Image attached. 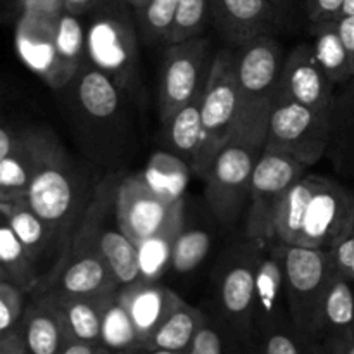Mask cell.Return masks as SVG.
Listing matches in <instances>:
<instances>
[{"instance_id":"1","label":"cell","mask_w":354,"mask_h":354,"mask_svg":"<svg viewBox=\"0 0 354 354\" xmlns=\"http://www.w3.org/2000/svg\"><path fill=\"white\" fill-rule=\"evenodd\" d=\"M354 230V194L320 175H304L280 206L275 237L287 245L330 251Z\"/></svg>"},{"instance_id":"2","label":"cell","mask_w":354,"mask_h":354,"mask_svg":"<svg viewBox=\"0 0 354 354\" xmlns=\"http://www.w3.org/2000/svg\"><path fill=\"white\" fill-rule=\"evenodd\" d=\"M68 106L85 151L99 165H113L127 151L128 109L131 100L86 59L68 86Z\"/></svg>"},{"instance_id":"3","label":"cell","mask_w":354,"mask_h":354,"mask_svg":"<svg viewBox=\"0 0 354 354\" xmlns=\"http://www.w3.org/2000/svg\"><path fill=\"white\" fill-rule=\"evenodd\" d=\"M100 180L61 145L31 182L26 199L54 232L61 258L82 225Z\"/></svg>"},{"instance_id":"4","label":"cell","mask_w":354,"mask_h":354,"mask_svg":"<svg viewBox=\"0 0 354 354\" xmlns=\"http://www.w3.org/2000/svg\"><path fill=\"white\" fill-rule=\"evenodd\" d=\"M86 55L131 100L142 97L140 35L128 0H97L85 16Z\"/></svg>"},{"instance_id":"5","label":"cell","mask_w":354,"mask_h":354,"mask_svg":"<svg viewBox=\"0 0 354 354\" xmlns=\"http://www.w3.org/2000/svg\"><path fill=\"white\" fill-rule=\"evenodd\" d=\"M266 121L242 123L206 171V201L223 225L241 216L249 199L252 171L266 147Z\"/></svg>"},{"instance_id":"6","label":"cell","mask_w":354,"mask_h":354,"mask_svg":"<svg viewBox=\"0 0 354 354\" xmlns=\"http://www.w3.org/2000/svg\"><path fill=\"white\" fill-rule=\"evenodd\" d=\"M201 120L203 137L192 171L204 178L218 152L241 127L242 95L235 71V48H221L214 54L201 104Z\"/></svg>"},{"instance_id":"7","label":"cell","mask_w":354,"mask_h":354,"mask_svg":"<svg viewBox=\"0 0 354 354\" xmlns=\"http://www.w3.org/2000/svg\"><path fill=\"white\" fill-rule=\"evenodd\" d=\"M258 242L245 237L225 251L213 273V311L249 348L254 337Z\"/></svg>"},{"instance_id":"8","label":"cell","mask_w":354,"mask_h":354,"mask_svg":"<svg viewBox=\"0 0 354 354\" xmlns=\"http://www.w3.org/2000/svg\"><path fill=\"white\" fill-rule=\"evenodd\" d=\"M308 166L287 152L265 147L249 183L245 237L268 242L275 237L277 216L289 190L306 175Z\"/></svg>"},{"instance_id":"9","label":"cell","mask_w":354,"mask_h":354,"mask_svg":"<svg viewBox=\"0 0 354 354\" xmlns=\"http://www.w3.org/2000/svg\"><path fill=\"white\" fill-rule=\"evenodd\" d=\"M337 275L330 251L286 244L289 317L304 337L317 341L322 304Z\"/></svg>"},{"instance_id":"10","label":"cell","mask_w":354,"mask_h":354,"mask_svg":"<svg viewBox=\"0 0 354 354\" xmlns=\"http://www.w3.org/2000/svg\"><path fill=\"white\" fill-rule=\"evenodd\" d=\"M214 54L211 40L204 35L165 47L158 92L159 120L162 124L168 123L182 107L203 95Z\"/></svg>"},{"instance_id":"11","label":"cell","mask_w":354,"mask_h":354,"mask_svg":"<svg viewBox=\"0 0 354 354\" xmlns=\"http://www.w3.org/2000/svg\"><path fill=\"white\" fill-rule=\"evenodd\" d=\"M116 218L124 234L138 245L180 227L185 220V203L140 175L123 176L116 192Z\"/></svg>"},{"instance_id":"12","label":"cell","mask_w":354,"mask_h":354,"mask_svg":"<svg viewBox=\"0 0 354 354\" xmlns=\"http://www.w3.org/2000/svg\"><path fill=\"white\" fill-rule=\"evenodd\" d=\"M286 55L275 35H261L235 48V71L242 95L241 124L268 120Z\"/></svg>"},{"instance_id":"13","label":"cell","mask_w":354,"mask_h":354,"mask_svg":"<svg viewBox=\"0 0 354 354\" xmlns=\"http://www.w3.org/2000/svg\"><path fill=\"white\" fill-rule=\"evenodd\" d=\"M334 114L318 113L294 100H275L266 127V147L313 166L330 147Z\"/></svg>"},{"instance_id":"14","label":"cell","mask_w":354,"mask_h":354,"mask_svg":"<svg viewBox=\"0 0 354 354\" xmlns=\"http://www.w3.org/2000/svg\"><path fill=\"white\" fill-rule=\"evenodd\" d=\"M61 140L44 127L19 128L6 123L0 130V201L24 197Z\"/></svg>"},{"instance_id":"15","label":"cell","mask_w":354,"mask_h":354,"mask_svg":"<svg viewBox=\"0 0 354 354\" xmlns=\"http://www.w3.org/2000/svg\"><path fill=\"white\" fill-rule=\"evenodd\" d=\"M335 85L315 55L313 45L299 44L287 52L275 100H294L318 113L334 114Z\"/></svg>"},{"instance_id":"16","label":"cell","mask_w":354,"mask_h":354,"mask_svg":"<svg viewBox=\"0 0 354 354\" xmlns=\"http://www.w3.org/2000/svg\"><path fill=\"white\" fill-rule=\"evenodd\" d=\"M209 19L232 48L289 24L272 0H209Z\"/></svg>"},{"instance_id":"17","label":"cell","mask_w":354,"mask_h":354,"mask_svg":"<svg viewBox=\"0 0 354 354\" xmlns=\"http://www.w3.org/2000/svg\"><path fill=\"white\" fill-rule=\"evenodd\" d=\"M290 322L286 282V244L258 242L254 292V334Z\"/></svg>"},{"instance_id":"18","label":"cell","mask_w":354,"mask_h":354,"mask_svg":"<svg viewBox=\"0 0 354 354\" xmlns=\"http://www.w3.org/2000/svg\"><path fill=\"white\" fill-rule=\"evenodd\" d=\"M57 23L59 16L21 12L16 24V50L23 64L57 90Z\"/></svg>"},{"instance_id":"19","label":"cell","mask_w":354,"mask_h":354,"mask_svg":"<svg viewBox=\"0 0 354 354\" xmlns=\"http://www.w3.org/2000/svg\"><path fill=\"white\" fill-rule=\"evenodd\" d=\"M0 214L33 256L41 272V279L48 275L61 259V252L54 232L38 216L37 211L28 203L26 196L0 201Z\"/></svg>"},{"instance_id":"20","label":"cell","mask_w":354,"mask_h":354,"mask_svg":"<svg viewBox=\"0 0 354 354\" xmlns=\"http://www.w3.org/2000/svg\"><path fill=\"white\" fill-rule=\"evenodd\" d=\"M118 299L127 308L128 315L133 320L142 337V348L152 332L182 303V297L173 292L169 287L162 286L161 282H149V280H140V282L120 287Z\"/></svg>"},{"instance_id":"21","label":"cell","mask_w":354,"mask_h":354,"mask_svg":"<svg viewBox=\"0 0 354 354\" xmlns=\"http://www.w3.org/2000/svg\"><path fill=\"white\" fill-rule=\"evenodd\" d=\"M353 332L354 283L337 273L322 304L317 342H320L328 354H341Z\"/></svg>"},{"instance_id":"22","label":"cell","mask_w":354,"mask_h":354,"mask_svg":"<svg viewBox=\"0 0 354 354\" xmlns=\"http://www.w3.org/2000/svg\"><path fill=\"white\" fill-rule=\"evenodd\" d=\"M116 294L118 292L99 294V296H69V294L44 292L41 296L47 297L52 306L59 311L71 339L100 344L104 313Z\"/></svg>"},{"instance_id":"23","label":"cell","mask_w":354,"mask_h":354,"mask_svg":"<svg viewBox=\"0 0 354 354\" xmlns=\"http://www.w3.org/2000/svg\"><path fill=\"white\" fill-rule=\"evenodd\" d=\"M19 330L28 354H59L71 341L59 311L41 294L30 296Z\"/></svg>"},{"instance_id":"24","label":"cell","mask_w":354,"mask_h":354,"mask_svg":"<svg viewBox=\"0 0 354 354\" xmlns=\"http://www.w3.org/2000/svg\"><path fill=\"white\" fill-rule=\"evenodd\" d=\"M204 317H206V311L182 299V303L168 315V318L144 342L142 353L169 351L187 354L201 325H203Z\"/></svg>"},{"instance_id":"25","label":"cell","mask_w":354,"mask_h":354,"mask_svg":"<svg viewBox=\"0 0 354 354\" xmlns=\"http://www.w3.org/2000/svg\"><path fill=\"white\" fill-rule=\"evenodd\" d=\"M0 280L14 283L33 296L41 282V272L12 227L2 218L0 223Z\"/></svg>"},{"instance_id":"26","label":"cell","mask_w":354,"mask_h":354,"mask_svg":"<svg viewBox=\"0 0 354 354\" xmlns=\"http://www.w3.org/2000/svg\"><path fill=\"white\" fill-rule=\"evenodd\" d=\"M86 59L85 17L64 10L57 23V90L73 82Z\"/></svg>"},{"instance_id":"27","label":"cell","mask_w":354,"mask_h":354,"mask_svg":"<svg viewBox=\"0 0 354 354\" xmlns=\"http://www.w3.org/2000/svg\"><path fill=\"white\" fill-rule=\"evenodd\" d=\"M204 95V93H203ZM203 95L194 99L178 111L168 123H165V135L168 151L175 158L182 159L192 169L197 151L203 137V120H201V104Z\"/></svg>"},{"instance_id":"28","label":"cell","mask_w":354,"mask_h":354,"mask_svg":"<svg viewBox=\"0 0 354 354\" xmlns=\"http://www.w3.org/2000/svg\"><path fill=\"white\" fill-rule=\"evenodd\" d=\"M310 30L313 35V44L311 45H313L315 55L330 78V82L335 86L351 82L354 73L351 61H349V54L342 44L341 35H339L337 23L328 21V23L310 26Z\"/></svg>"},{"instance_id":"29","label":"cell","mask_w":354,"mask_h":354,"mask_svg":"<svg viewBox=\"0 0 354 354\" xmlns=\"http://www.w3.org/2000/svg\"><path fill=\"white\" fill-rule=\"evenodd\" d=\"M211 245H213V237L209 228L199 223H190V218L185 213L183 227L173 244L169 272L178 277L194 273L207 258Z\"/></svg>"},{"instance_id":"30","label":"cell","mask_w":354,"mask_h":354,"mask_svg":"<svg viewBox=\"0 0 354 354\" xmlns=\"http://www.w3.org/2000/svg\"><path fill=\"white\" fill-rule=\"evenodd\" d=\"M178 0H149L135 10L138 35L147 47H168L175 26Z\"/></svg>"},{"instance_id":"31","label":"cell","mask_w":354,"mask_h":354,"mask_svg":"<svg viewBox=\"0 0 354 354\" xmlns=\"http://www.w3.org/2000/svg\"><path fill=\"white\" fill-rule=\"evenodd\" d=\"M100 344L111 353H142L140 334L118 294L104 313Z\"/></svg>"},{"instance_id":"32","label":"cell","mask_w":354,"mask_h":354,"mask_svg":"<svg viewBox=\"0 0 354 354\" xmlns=\"http://www.w3.org/2000/svg\"><path fill=\"white\" fill-rule=\"evenodd\" d=\"M248 349L235 332L211 310L206 311L203 325L187 354H248Z\"/></svg>"},{"instance_id":"33","label":"cell","mask_w":354,"mask_h":354,"mask_svg":"<svg viewBox=\"0 0 354 354\" xmlns=\"http://www.w3.org/2000/svg\"><path fill=\"white\" fill-rule=\"evenodd\" d=\"M185 221V220H183ZM183 223L173 230L165 232V234L154 235L147 241L138 244V259H140V272L142 280L149 282H159L166 272L171 268V252L173 244L176 241V235L182 230Z\"/></svg>"},{"instance_id":"34","label":"cell","mask_w":354,"mask_h":354,"mask_svg":"<svg viewBox=\"0 0 354 354\" xmlns=\"http://www.w3.org/2000/svg\"><path fill=\"white\" fill-rule=\"evenodd\" d=\"M308 342L292 322H286L256 332L248 354H306Z\"/></svg>"},{"instance_id":"35","label":"cell","mask_w":354,"mask_h":354,"mask_svg":"<svg viewBox=\"0 0 354 354\" xmlns=\"http://www.w3.org/2000/svg\"><path fill=\"white\" fill-rule=\"evenodd\" d=\"M209 19V0H178L175 26L169 45L204 35Z\"/></svg>"},{"instance_id":"36","label":"cell","mask_w":354,"mask_h":354,"mask_svg":"<svg viewBox=\"0 0 354 354\" xmlns=\"http://www.w3.org/2000/svg\"><path fill=\"white\" fill-rule=\"evenodd\" d=\"M28 303L30 294L7 280H0V337L19 330Z\"/></svg>"},{"instance_id":"37","label":"cell","mask_w":354,"mask_h":354,"mask_svg":"<svg viewBox=\"0 0 354 354\" xmlns=\"http://www.w3.org/2000/svg\"><path fill=\"white\" fill-rule=\"evenodd\" d=\"M346 0H304V12H306L310 26L337 21L342 14Z\"/></svg>"},{"instance_id":"38","label":"cell","mask_w":354,"mask_h":354,"mask_svg":"<svg viewBox=\"0 0 354 354\" xmlns=\"http://www.w3.org/2000/svg\"><path fill=\"white\" fill-rule=\"evenodd\" d=\"M330 256L335 272L354 283V230L330 249Z\"/></svg>"},{"instance_id":"39","label":"cell","mask_w":354,"mask_h":354,"mask_svg":"<svg viewBox=\"0 0 354 354\" xmlns=\"http://www.w3.org/2000/svg\"><path fill=\"white\" fill-rule=\"evenodd\" d=\"M21 12L61 16L64 12V0H19Z\"/></svg>"},{"instance_id":"40","label":"cell","mask_w":354,"mask_h":354,"mask_svg":"<svg viewBox=\"0 0 354 354\" xmlns=\"http://www.w3.org/2000/svg\"><path fill=\"white\" fill-rule=\"evenodd\" d=\"M335 23H337V30L342 38V44H344L346 50L349 54V61H351V68L354 73V14L341 16Z\"/></svg>"},{"instance_id":"41","label":"cell","mask_w":354,"mask_h":354,"mask_svg":"<svg viewBox=\"0 0 354 354\" xmlns=\"http://www.w3.org/2000/svg\"><path fill=\"white\" fill-rule=\"evenodd\" d=\"M0 354H28L21 330L0 337Z\"/></svg>"},{"instance_id":"42","label":"cell","mask_w":354,"mask_h":354,"mask_svg":"<svg viewBox=\"0 0 354 354\" xmlns=\"http://www.w3.org/2000/svg\"><path fill=\"white\" fill-rule=\"evenodd\" d=\"M106 351L107 349L102 344H93V342H83L71 339L59 354H104Z\"/></svg>"},{"instance_id":"43","label":"cell","mask_w":354,"mask_h":354,"mask_svg":"<svg viewBox=\"0 0 354 354\" xmlns=\"http://www.w3.org/2000/svg\"><path fill=\"white\" fill-rule=\"evenodd\" d=\"M95 3L97 0H64V10L85 17Z\"/></svg>"},{"instance_id":"44","label":"cell","mask_w":354,"mask_h":354,"mask_svg":"<svg viewBox=\"0 0 354 354\" xmlns=\"http://www.w3.org/2000/svg\"><path fill=\"white\" fill-rule=\"evenodd\" d=\"M273 3H275L277 7H279L280 12L283 14V16L287 17V19H292V16L296 14V9H297V2L299 0H272Z\"/></svg>"},{"instance_id":"45","label":"cell","mask_w":354,"mask_h":354,"mask_svg":"<svg viewBox=\"0 0 354 354\" xmlns=\"http://www.w3.org/2000/svg\"><path fill=\"white\" fill-rule=\"evenodd\" d=\"M306 354H328V351L324 348V346L320 344V342L311 341V339H310V342H308Z\"/></svg>"},{"instance_id":"46","label":"cell","mask_w":354,"mask_h":354,"mask_svg":"<svg viewBox=\"0 0 354 354\" xmlns=\"http://www.w3.org/2000/svg\"><path fill=\"white\" fill-rule=\"evenodd\" d=\"M341 354H354V332L351 334V337L348 339V342L344 344V348H342Z\"/></svg>"},{"instance_id":"47","label":"cell","mask_w":354,"mask_h":354,"mask_svg":"<svg viewBox=\"0 0 354 354\" xmlns=\"http://www.w3.org/2000/svg\"><path fill=\"white\" fill-rule=\"evenodd\" d=\"M349 14H354V0H346L344 7H342L341 16H349Z\"/></svg>"},{"instance_id":"48","label":"cell","mask_w":354,"mask_h":354,"mask_svg":"<svg viewBox=\"0 0 354 354\" xmlns=\"http://www.w3.org/2000/svg\"><path fill=\"white\" fill-rule=\"evenodd\" d=\"M128 2L131 3V7H133L135 10H138V9H140V7H144L145 3L149 2V0H128Z\"/></svg>"},{"instance_id":"49","label":"cell","mask_w":354,"mask_h":354,"mask_svg":"<svg viewBox=\"0 0 354 354\" xmlns=\"http://www.w3.org/2000/svg\"><path fill=\"white\" fill-rule=\"evenodd\" d=\"M140 354H176V353H169V351H152V353H140Z\"/></svg>"},{"instance_id":"50","label":"cell","mask_w":354,"mask_h":354,"mask_svg":"<svg viewBox=\"0 0 354 354\" xmlns=\"http://www.w3.org/2000/svg\"><path fill=\"white\" fill-rule=\"evenodd\" d=\"M104 354H138V353H111V351H106Z\"/></svg>"},{"instance_id":"51","label":"cell","mask_w":354,"mask_h":354,"mask_svg":"<svg viewBox=\"0 0 354 354\" xmlns=\"http://www.w3.org/2000/svg\"><path fill=\"white\" fill-rule=\"evenodd\" d=\"M138 354H140V353H138Z\"/></svg>"},{"instance_id":"52","label":"cell","mask_w":354,"mask_h":354,"mask_svg":"<svg viewBox=\"0 0 354 354\" xmlns=\"http://www.w3.org/2000/svg\"><path fill=\"white\" fill-rule=\"evenodd\" d=\"M248 351H249V349H248Z\"/></svg>"}]
</instances>
